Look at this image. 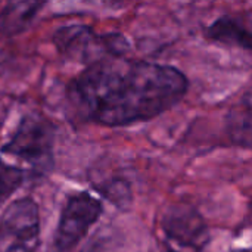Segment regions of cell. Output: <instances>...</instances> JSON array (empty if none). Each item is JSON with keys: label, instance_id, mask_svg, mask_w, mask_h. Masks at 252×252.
Segmentation results:
<instances>
[{"label": "cell", "instance_id": "10", "mask_svg": "<svg viewBox=\"0 0 252 252\" xmlns=\"http://www.w3.org/2000/svg\"><path fill=\"white\" fill-rule=\"evenodd\" d=\"M25 179L27 176L19 168L0 161V205L24 185Z\"/></svg>", "mask_w": 252, "mask_h": 252}, {"label": "cell", "instance_id": "2", "mask_svg": "<svg viewBox=\"0 0 252 252\" xmlns=\"http://www.w3.org/2000/svg\"><path fill=\"white\" fill-rule=\"evenodd\" d=\"M53 127L35 114L25 115L0 148V161L19 168L27 177L43 176L53 167Z\"/></svg>", "mask_w": 252, "mask_h": 252}, {"label": "cell", "instance_id": "6", "mask_svg": "<svg viewBox=\"0 0 252 252\" xmlns=\"http://www.w3.org/2000/svg\"><path fill=\"white\" fill-rule=\"evenodd\" d=\"M162 232L168 252H201L208 241L205 221L186 207H173L164 216Z\"/></svg>", "mask_w": 252, "mask_h": 252}, {"label": "cell", "instance_id": "7", "mask_svg": "<svg viewBox=\"0 0 252 252\" xmlns=\"http://www.w3.org/2000/svg\"><path fill=\"white\" fill-rule=\"evenodd\" d=\"M251 30L239 15H223L205 28V37L214 43L251 50Z\"/></svg>", "mask_w": 252, "mask_h": 252}, {"label": "cell", "instance_id": "3", "mask_svg": "<svg viewBox=\"0 0 252 252\" xmlns=\"http://www.w3.org/2000/svg\"><path fill=\"white\" fill-rule=\"evenodd\" d=\"M53 44L58 52L69 61L89 66L108 58L124 56L130 44L123 34L96 32L81 24L63 25L55 31Z\"/></svg>", "mask_w": 252, "mask_h": 252}, {"label": "cell", "instance_id": "9", "mask_svg": "<svg viewBox=\"0 0 252 252\" xmlns=\"http://www.w3.org/2000/svg\"><path fill=\"white\" fill-rule=\"evenodd\" d=\"M227 128L233 142L244 148H250L251 145V102L250 93L245 94L244 100L230 111L227 117Z\"/></svg>", "mask_w": 252, "mask_h": 252}, {"label": "cell", "instance_id": "1", "mask_svg": "<svg viewBox=\"0 0 252 252\" xmlns=\"http://www.w3.org/2000/svg\"><path fill=\"white\" fill-rule=\"evenodd\" d=\"M188 89V77L171 65L117 56L86 66L69 81L66 97L84 121L115 128L164 114Z\"/></svg>", "mask_w": 252, "mask_h": 252}, {"label": "cell", "instance_id": "5", "mask_svg": "<svg viewBox=\"0 0 252 252\" xmlns=\"http://www.w3.org/2000/svg\"><path fill=\"white\" fill-rule=\"evenodd\" d=\"M0 241L3 252H37L40 247V213L37 202L19 198L10 202L0 217Z\"/></svg>", "mask_w": 252, "mask_h": 252}, {"label": "cell", "instance_id": "4", "mask_svg": "<svg viewBox=\"0 0 252 252\" xmlns=\"http://www.w3.org/2000/svg\"><path fill=\"white\" fill-rule=\"evenodd\" d=\"M102 216V202L89 192H74L66 198L53 239L55 252L74 250Z\"/></svg>", "mask_w": 252, "mask_h": 252}, {"label": "cell", "instance_id": "8", "mask_svg": "<svg viewBox=\"0 0 252 252\" xmlns=\"http://www.w3.org/2000/svg\"><path fill=\"white\" fill-rule=\"evenodd\" d=\"M46 6L41 1H10L0 12V34L13 37L24 32Z\"/></svg>", "mask_w": 252, "mask_h": 252}]
</instances>
